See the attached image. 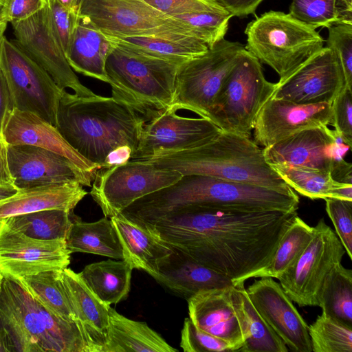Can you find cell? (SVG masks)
<instances>
[{
	"label": "cell",
	"instance_id": "obj_26",
	"mask_svg": "<svg viewBox=\"0 0 352 352\" xmlns=\"http://www.w3.org/2000/svg\"><path fill=\"white\" fill-rule=\"evenodd\" d=\"M82 186L70 182L20 189L0 202V221L14 215L45 210H73L88 193Z\"/></svg>",
	"mask_w": 352,
	"mask_h": 352
},
{
	"label": "cell",
	"instance_id": "obj_58",
	"mask_svg": "<svg viewBox=\"0 0 352 352\" xmlns=\"http://www.w3.org/2000/svg\"><path fill=\"white\" fill-rule=\"evenodd\" d=\"M3 276L0 274V292H1V283L3 280Z\"/></svg>",
	"mask_w": 352,
	"mask_h": 352
},
{
	"label": "cell",
	"instance_id": "obj_17",
	"mask_svg": "<svg viewBox=\"0 0 352 352\" xmlns=\"http://www.w3.org/2000/svg\"><path fill=\"white\" fill-rule=\"evenodd\" d=\"M70 254L65 240L32 239L0 221V274L3 278L64 270L70 263Z\"/></svg>",
	"mask_w": 352,
	"mask_h": 352
},
{
	"label": "cell",
	"instance_id": "obj_57",
	"mask_svg": "<svg viewBox=\"0 0 352 352\" xmlns=\"http://www.w3.org/2000/svg\"><path fill=\"white\" fill-rule=\"evenodd\" d=\"M8 23V22L4 16L3 14L0 12V41L4 36L3 34L6 30Z\"/></svg>",
	"mask_w": 352,
	"mask_h": 352
},
{
	"label": "cell",
	"instance_id": "obj_18",
	"mask_svg": "<svg viewBox=\"0 0 352 352\" xmlns=\"http://www.w3.org/2000/svg\"><path fill=\"white\" fill-rule=\"evenodd\" d=\"M9 171L19 190L78 182L91 186L95 175L80 169L65 157L30 144H7Z\"/></svg>",
	"mask_w": 352,
	"mask_h": 352
},
{
	"label": "cell",
	"instance_id": "obj_29",
	"mask_svg": "<svg viewBox=\"0 0 352 352\" xmlns=\"http://www.w3.org/2000/svg\"><path fill=\"white\" fill-rule=\"evenodd\" d=\"M177 352L144 322L129 319L109 307L107 342L102 352Z\"/></svg>",
	"mask_w": 352,
	"mask_h": 352
},
{
	"label": "cell",
	"instance_id": "obj_55",
	"mask_svg": "<svg viewBox=\"0 0 352 352\" xmlns=\"http://www.w3.org/2000/svg\"><path fill=\"white\" fill-rule=\"evenodd\" d=\"M19 189L14 185H0V202L15 195Z\"/></svg>",
	"mask_w": 352,
	"mask_h": 352
},
{
	"label": "cell",
	"instance_id": "obj_36",
	"mask_svg": "<svg viewBox=\"0 0 352 352\" xmlns=\"http://www.w3.org/2000/svg\"><path fill=\"white\" fill-rule=\"evenodd\" d=\"M314 234V227L309 226L297 214L282 236L269 264L256 272L252 278L271 277L278 279L300 258Z\"/></svg>",
	"mask_w": 352,
	"mask_h": 352
},
{
	"label": "cell",
	"instance_id": "obj_54",
	"mask_svg": "<svg viewBox=\"0 0 352 352\" xmlns=\"http://www.w3.org/2000/svg\"><path fill=\"white\" fill-rule=\"evenodd\" d=\"M13 351L6 331L0 323V352Z\"/></svg>",
	"mask_w": 352,
	"mask_h": 352
},
{
	"label": "cell",
	"instance_id": "obj_38",
	"mask_svg": "<svg viewBox=\"0 0 352 352\" xmlns=\"http://www.w3.org/2000/svg\"><path fill=\"white\" fill-rule=\"evenodd\" d=\"M308 332L314 352H352V327L323 313Z\"/></svg>",
	"mask_w": 352,
	"mask_h": 352
},
{
	"label": "cell",
	"instance_id": "obj_32",
	"mask_svg": "<svg viewBox=\"0 0 352 352\" xmlns=\"http://www.w3.org/2000/svg\"><path fill=\"white\" fill-rule=\"evenodd\" d=\"M271 166L291 188L304 197L352 201V184L334 180L329 172L287 163Z\"/></svg>",
	"mask_w": 352,
	"mask_h": 352
},
{
	"label": "cell",
	"instance_id": "obj_56",
	"mask_svg": "<svg viewBox=\"0 0 352 352\" xmlns=\"http://www.w3.org/2000/svg\"><path fill=\"white\" fill-rule=\"evenodd\" d=\"M58 3L62 4L66 8L78 10L79 8V3L80 0H56Z\"/></svg>",
	"mask_w": 352,
	"mask_h": 352
},
{
	"label": "cell",
	"instance_id": "obj_50",
	"mask_svg": "<svg viewBox=\"0 0 352 352\" xmlns=\"http://www.w3.org/2000/svg\"><path fill=\"white\" fill-rule=\"evenodd\" d=\"M14 109L12 94L6 78V76L0 67V135L4 123L8 115Z\"/></svg>",
	"mask_w": 352,
	"mask_h": 352
},
{
	"label": "cell",
	"instance_id": "obj_15",
	"mask_svg": "<svg viewBox=\"0 0 352 352\" xmlns=\"http://www.w3.org/2000/svg\"><path fill=\"white\" fill-rule=\"evenodd\" d=\"M244 285L203 290L189 298V318L200 329L222 340L233 352L248 337L242 291Z\"/></svg>",
	"mask_w": 352,
	"mask_h": 352
},
{
	"label": "cell",
	"instance_id": "obj_43",
	"mask_svg": "<svg viewBox=\"0 0 352 352\" xmlns=\"http://www.w3.org/2000/svg\"><path fill=\"white\" fill-rule=\"evenodd\" d=\"M180 346L184 352H233L226 342L199 329L190 320H184Z\"/></svg>",
	"mask_w": 352,
	"mask_h": 352
},
{
	"label": "cell",
	"instance_id": "obj_59",
	"mask_svg": "<svg viewBox=\"0 0 352 352\" xmlns=\"http://www.w3.org/2000/svg\"><path fill=\"white\" fill-rule=\"evenodd\" d=\"M0 12L3 13V4L1 0H0Z\"/></svg>",
	"mask_w": 352,
	"mask_h": 352
},
{
	"label": "cell",
	"instance_id": "obj_44",
	"mask_svg": "<svg viewBox=\"0 0 352 352\" xmlns=\"http://www.w3.org/2000/svg\"><path fill=\"white\" fill-rule=\"evenodd\" d=\"M326 212L349 258H352V201L327 198Z\"/></svg>",
	"mask_w": 352,
	"mask_h": 352
},
{
	"label": "cell",
	"instance_id": "obj_6",
	"mask_svg": "<svg viewBox=\"0 0 352 352\" xmlns=\"http://www.w3.org/2000/svg\"><path fill=\"white\" fill-rule=\"evenodd\" d=\"M114 43L105 63L112 97L134 109L147 122L170 107L182 64Z\"/></svg>",
	"mask_w": 352,
	"mask_h": 352
},
{
	"label": "cell",
	"instance_id": "obj_25",
	"mask_svg": "<svg viewBox=\"0 0 352 352\" xmlns=\"http://www.w3.org/2000/svg\"><path fill=\"white\" fill-rule=\"evenodd\" d=\"M173 250L153 278L173 294L188 300L203 290L234 285L227 276Z\"/></svg>",
	"mask_w": 352,
	"mask_h": 352
},
{
	"label": "cell",
	"instance_id": "obj_33",
	"mask_svg": "<svg viewBox=\"0 0 352 352\" xmlns=\"http://www.w3.org/2000/svg\"><path fill=\"white\" fill-rule=\"evenodd\" d=\"M133 270L125 260L107 259L86 265L79 274L91 291L110 305L128 296Z\"/></svg>",
	"mask_w": 352,
	"mask_h": 352
},
{
	"label": "cell",
	"instance_id": "obj_20",
	"mask_svg": "<svg viewBox=\"0 0 352 352\" xmlns=\"http://www.w3.org/2000/svg\"><path fill=\"white\" fill-rule=\"evenodd\" d=\"M245 290L254 309L289 351L312 352L308 325L279 283L261 277Z\"/></svg>",
	"mask_w": 352,
	"mask_h": 352
},
{
	"label": "cell",
	"instance_id": "obj_31",
	"mask_svg": "<svg viewBox=\"0 0 352 352\" xmlns=\"http://www.w3.org/2000/svg\"><path fill=\"white\" fill-rule=\"evenodd\" d=\"M67 249L124 260L123 250L111 220L103 217L95 222H84L74 214L66 236Z\"/></svg>",
	"mask_w": 352,
	"mask_h": 352
},
{
	"label": "cell",
	"instance_id": "obj_7",
	"mask_svg": "<svg viewBox=\"0 0 352 352\" xmlns=\"http://www.w3.org/2000/svg\"><path fill=\"white\" fill-rule=\"evenodd\" d=\"M244 48L272 68L282 82L324 47L315 28L289 13L270 10L250 21Z\"/></svg>",
	"mask_w": 352,
	"mask_h": 352
},
{
	"label": "cell",
	"instance_id": "obj_51",
	"mask_svg": "<svg viewBox=\"0 0 352 352\" xmlns=\"http://www.w3.org/2000/svg\"><path fill=\"white\" fill-rule=\"evenodd\" d=\"M133 150L128 146H122L113 149L107 156L102 167H111L126 164L131 160Z\"/></svg>",
	"mask_w": 352,
	"mask_h": 352
},
{
	"label": "cell",
	"instance_id": "obj_9",
	"mask_svg": "<svg viewBox=\"0 0 352 352\" xmlns=\"http://www.w3.org/2000/svg\"><path fill=\"white\" fill-rule=\"evenodd\" d=\"M244 46L223 38L203 54L182 64L169 109L188 110L209 119L223 80L238 60Z\"/></svg>",
	"mask_w": 352,
	"mask_h": 352
},
{
	"label": "cell",
	"instance_id": "obj_27",
	"mask_svg": "<svg viewBox=\"0 0 352 352\" xmlns=\"http://www.w3.org/2000/svg\"><path fill=\"white\" fill-rule=\"evenodd\" d=\"M122 245L124 260L151 277L173 250L148 230L122 214L110 218Z\"/></svg>",
	"mask_w": 352,
	"mask_h": 352
},
{
	"label": "cell",
	"instance_id": "obj_22",
	"mask_svg": "<svg viewBox=\"0 0 352 352\" xmlns=\"http://www.w3.org/2000/svg\"><path fill=\"white\" fill-rule=\"evenodd\" d=\"M336 151L335 131L326 125L300 131L263 148L270 165L287 163L329 173Z\"/></svg>",
	"mask_w": 352,
	"mask_h": 352
},
{
	"label": "cell",
	"instance_id": "obj_13",
	"mask_svg": "<svg viewBox=\"0 0 352 352\" xmlns=\"http://www.w3.org/2000/svg\"><path fill=\"white\" fill-rule=\"evenodd\" d=\"M314 236L279 283L299 307L318 306V295L328 274L341 263L345 250L336 232L323 219L314 227Z\"/></svg>",
	"mask_w": 352,
	"mask_h": 352
},
{
	"label": "cell",
	"instance_id": "obj_37",
	"mask_svg": "<svg viewBox=\"0 0 352 352\" xmlns=\"http://www.w3.org/2000/svg\"><path fill=\"white\" fill-rule=\"evenodd\" d=\"M323 314L352 327V271L342 263L325 278L318 295Z\"/></svg>",
	"mask_w": 352,
	"mask_h": 352
},
{
	"label": "cell",
	"instance_id": "obj_19",
	"mask_svg": "<svg viewBox=\"0 0 352 352\" xmlns=\"http://www.w3.org/2000/svg\"><path fill=\"white\" fill-rule=\"evenodd\" d=\"M344 86L337 56L325 46L287 79L277 82L272 97L298 104H331Z\"/></svg>",
	"mask_w": 352,
	"mask_h": 352
},
{
	"label": "cell",
	"instance_id": "obj_23",
	"mask_svg": "<svg viewBox=\"0 0 352 352\" xmlns=\"http://www.w3.org/2000/svg\"><path fill=\"white\" fill-rule=\"evenodd\" d=\"M2 137L7 144H30L58 153L87 173L96 174L100 168L73 148L56 126L30 112L14 109L6 120Z\"/></svg>",
	"mask_w": 352,
	"mask_h": 352
},
{
	"label": "cell",
	"instance_id": "obj_3",
	"mask_svg": "<svg viewBox=\"0 0 352 352\" xmlns=\"http://www.w3.org/2000/svg\"><path fill=\"white\" fill-rule=\"evenodd\" d=\"M146 122L142 114L112 96L84 97L63 90L56 127L73 148L101 168L108 154L119 146L131 147L133 154Z\"/></svg>",
	"mask_w": 352,
	"mask_h": 352
},
{
	"label": "cell",
	"instance_id": "obj_35",
	"mask_svg": "<svg viewBox=\"0 0 352 352\" xmlns=\"http://www.w3.org/2000/svg\"><path fill=\"white\" fill-rule=\"evenodd\" d=\"M73 210L50 209L14 215L1 221L12 230L35 239L65 240Z\"/></svg>",
	"mask_w": 352,
	"mask_h": 352
},
{
	"label": "cell",
	"instance_id": "obj_39",
	"mask_svg": "<svg viewBox=\"0 0 352 352\" xmlns=\"http://www.w3.org/2000/svg\"><path fill=\"white\" fill-rule=\"evenodd\" d=\"M243 300L248 324V337L237 352H287L288 348L251 303L245 287Z\"/></svg>",
	"mask_w": 352,
	"mask_h": 352
},
{
	"label": "cell",
	"instance_id": "obj_16",
	"mask_svg": "<svg viewBox=\"0 0 352 352\" xmlns=\"http://www.w3.org/2000/svg\"><path fill=\"white\" fill-rule=\"evenodd\" d=\"M221 132L208 118L183 117L166 109L145 122L131 160L196 148L213 140Z\"/></svg>",
	"mask_w": 352,
	"mask_h": 352
},
{
	"label": "cell",
	"instance_id": "obj_5",
	"mask_svg": "<svg viewBox=\"0 0 352 352\" xmlns=\"http://www.w3.org/2000/svg\"><path fill=\"white\" fill-rule=\"evenodd\" d=\"M0 323L13 351L90 352L78 322L50 313L12 278L2 280Z\"/></svg>",
	"mask_w": 352,
	"mask_h": 352
},
{
	"label": "cell",
	"instance_id": "obj_46",
	"mask_svg": "<svg viewBox=\"0 0 352 352\" xmlns=\"http://www.w3.org/2000/svg\"><path fill=\"white\" fill-rule=\"evenodd\" d=\"M352 91L344 86L331 103V124L344 142L351 146L352 143Z\"/></svg>",
	"mask_w": 352,
	"mask_h": 352
},
{
	"label": "cell",
	"instance_id": "obj_52",
	"mask_svg": "<svg viewBox=\"0 0 352 352\" xmlns=\"http://www.w3.org/2000/svg\"><path fill=\"white\" fill-rule=\"evenodd\" d=\"M0 185H13L9 171L7 144L0 135Z\"/></svg>",
	"mask_w": 352,
	"mask_h": 352
},
{
	"label": "cell",
	"instance_id": "obj_53",
	"mask_svg": "<svg viewBox=\"0 0 352 352\" xmlns=\"http://www.w3.org/2000/svg\"><path fill=\"white\" fill-rule=\"evenodd\" d=\"M342 21L352 23V0H336Z\"/></svg>",
	"mask_w": 352,
	"mask_h": 352
},
{
	"label": "cell",
	"instance_id": "obj_41",
	"mask_svg": "<svg viewBox=\"0 0 352 352\" xmlns=\"http://www.w3.org/2000/svg\"><path fill=\"white\" fill-rule=\"evenodd\" d=\"M232 17L230 13L204 11L184 14L174 18L189 25L198 38L210 47L224 38Z\"/></svg>",
	"mask_w": 352,
	"mask_h": 352
},
{
	"label": "cell",
	"instance_id": "obj_42",
	"mask_svg": "<svg viewBox=\"0 0 352 352\" xmlns=\"http://www.w3.org/2000/svg\"><path fill=\"white\" fill-rule=\"evenodd\" d=\"M326 47L333 51L341 66L345 86H352V23H340L330 26Z\"/></svg>",
	"mask_w": 352,
	"mask_h": 352
},
{
	"label": "cell",
	"instance_id": "obj_49",
	"mask_svg": "<svg viewBox=\"0 0 352 352\" xmlns=\"http://www.w3.org/2000/svg\"><path fill=\"white\" fill-rule=\"evenodd\" d=\"M232 16L245 17L254 14L263 0H217Z\"/></svg>",
	"mask_w": 352,
	"mask_h": 352
},
{
	"label": "cell",
	"instance_id": "obj_45",
	"mask_svg": "<svg viewBox=\"0 0 352 352\" xmlns=\"http://www.w3.org/2000/svg\"><path fill=\"white\" fill-rule=\"evenodd\" d=\"M51 22L65 53L80 16L79 10L65 7L56 0H47Z\"/></svg>",
	"mask_w": 352,
	"mask_h": 352
},
{
	"label": "cell",
	"instance_id": "obj_8",
	"mask_svg": "<svg viewBox=\"0 0 352 352\" xmlns=\"http://www.w3.org/2000/svg\"><path fill=\"white\" fill-rule=\"evenodd\" d=\"M277 82L268 81L261 63L245 49L225 78L209 119L221 131L250 137L258 114Z\"/></svg>",
	"mask_w": 352,
	"mask_h": 352
},
{
	"label": "cell",
	"instance_id": "obj_11",
	"mask_svg": "<svg viewBox=\"0 0 352 352\" xmlns=\"http://www.w3.org/2000/svg\"><path fill=\"white\" fill-rule=\"evenodd\" d=\"M78 10L82 19L112 36L182 33L198 38L186 23L144 0H80Z\"/></svg>",
	"mask_w": 352,
	"mask_h": 352
},
{
	"label": "cell",
	"instance_id": "obj_47",
	"mask_svg": "<svg viewBox=\"0 0 352 352\" xmlns=\"http://www.w3.org/2000/svg\"><path fill=\"white\" fill-rule=\"evenodd\" d=\"M160 12L175 17L178 15L213 11L229 13L217 0H144Z\"/></svg>",
	"mask_w": 352,
	"mask_h": 352
},
{
	"label": "cell",
	"instance_id": "obj_12",
	"mask_svg": "<svg viewBox=\"0 0 352 352\" xmlns=\"http://www.w3.org/2000/svg\"><path fill=\"white\" fill-rule=\"evenodd\" d=\"M175 170L161 168L138 160L98 169L90 195L104 217L120 214L136 200L180 179Z\"/></svg>",
	"mask_w": 352,
	"mask_h": 352
},
{
	"label": "cell",
	"instance_id": "obj_2",
	"mask_svg": "<svg viewBox=\"0 0 352 352\" xmlns=\"http://www.w3.org/2000/svg\"><path fill=\"white\" fill-rule=\"evenodd\" d=\"M299 197L254 184L201 175H185L175 183L134 201L123 210L140 223L189 206L246 211H297Z\"/></svg>",
	"mask_w": 352,
	"mask_h": 352
},
{
	"label": "cell",
	"instance_id": "obj_40",
	"mask_svg": "<svg viewBox=\"0 0 352 352\" xmlns=\"http://www.w3.org/2000/svg\"><path fill=\"white\" fill-rule=\"evenodd\" d=\"M289 10L293 17L315 29L344 23L336 0H292Z\"/></svg>",
	"mask_w": 352,
	"mask_h": 352
},
{
	"label": "cell",
	"instance_id": "obj_4",
	"mask_svg": "<svg viewBox=\"0 0 352 352\" xmlns=\"http://www.w3.org/2000/svg\"><path fill=\"white\" fill-rule=\"evenodd\" d=\"M185 175H201L294 191L266 161L263 149L250 138L221 131L213 140L182 151L135 160Z\"/></svg>",
	"mask_w": 352,
	"mask_h": 352
},
{
	"label": "cell",
	"instance_id": "obj_14",
	"mask_svg": "<svg viewBox=\"0 0 352 352\" xmlns=\"http://www.w3.org/2000/svg\"><path fill=\"white\" fill-rule=\"evenodd\" d=\"M11 24L16 43L50 74L61 89H71L79 96L96 95L80 82L68 63L52 26L47 3L30 18Z\"/></svg>",
	"mask_w": 352,
	"mask_h": 352
},
{
	"label": "cell",
	"instance_id": "obj_10",
	"mask_svg": "<svg viewBox=\"0 0 352 352\" xmlns=\"http://www.w3.org/2000/svg\"><path fill=\"white\" fill-rule=\"evenodd\" d=\"M0 67L16 109L36 115L56 126L61 89L50 74L5 36L0 41Z\"/></svg>",
	"mask_w": 352,
	"mask_h": 352
},
{
	"label": "cell",
	"instance_id": "obj_24",
	"mask_svg": "<svg viewBox=\"0 0 352 352\" xmlns=\"http://www.w3.org/2000/svg\"><path fill=\"white\" fill-rule=\"evenodd\" d=\"M62 282L90 352H102L107 338L110 305L100 300L79 273L69 268L63 270Z\"/></svg>",
	"mask_w": 352,
	"mask_h": 352
},
{
	"label": "cell",
	"instance_id": "obj_1",
	"mask_svg": "<svg viewBox=\"0 0 352 352\" xmlns=\"http://www.w3.org/2000/svg\"><path fill=\"white\" fill-rule=\"evenodd\" d=\"M297 214V211L189 206L138 224L237 286L269 264Z\"/></svg>",
	"mask_w": 352,
	"mask_h": 352
},
{
	"label": "cell",
	"instance_id": "obj_28",
	"mask_svg": "<svg viewBox=\"0 0 352 352\" xmlns=\"http://www.w3.org/2000/svg\"><path fill=\"white\" fill-rule=\"evenodd\" d=\"M114 46L109 35L80 17L65 54L73 70L107 83L105 63Z\"/></svg>",
	"mask_w": 352,
	"mask_h": 352
},
{
	"label": "cell",
	"instance_id": "obj_48",
	"mask_svg": "<svg viewBox=\"0 0 352 352\" xmlns=\"http://www.w3.org/2000/svg\"><path fill=\"white\" fill-rule=\"evenodd\" d=\"M3 14L8 23L23 21L33 16L47 3V0H1Z\"/></svg>",
	"mask_w": 352,
	"mask_h": 352
},
{
	"label": "cell",
	"instance_id": "obj_34",
	"mask_svg": "<svg viewBox=\"0 0 352 352\" xmlns=\"http://www.w3.org/2000/svg\"><path fill=\"white\" fill-rule=\"evenodd\" d=\"M62 272L63 270H47L14 280L50 313L78 322L63 285Z\"/></svg>",
	"mask_w": 352,
	"mask_h": 352
},
{
	"label": "cell",
	"instance_id": "obj_30",
	"mask_svg": "<svg viewBox=\"0 0 352 352\" xmlns=\"http://www.w3.org/2000/svg\"><path fill=\"white\" fill-rule=\"evenodd\" d=\"M109 36L114 42L135 51L180 64L204 54L208 49L198 38L182 33Z\"/></svg>",
	"mask_w": 352,
	"mask_h": 352
},
{
	"label": "cell",
	"instance_id": "obj_21",
	"mask_svg": "<svg viewBox=\"0 0 352 352\" xmlns=\"http://www.w3.org/2000/svg\"><path fill=\"white\" fill-rule=\"evenodd\" d=\"M331 120V103L298 104L272 97L256 119L254 142L265 147L300 131L327 126Z\"/></svg>",
	"mask_w": 352,
	"mask_h": 352
}]
</instances>
